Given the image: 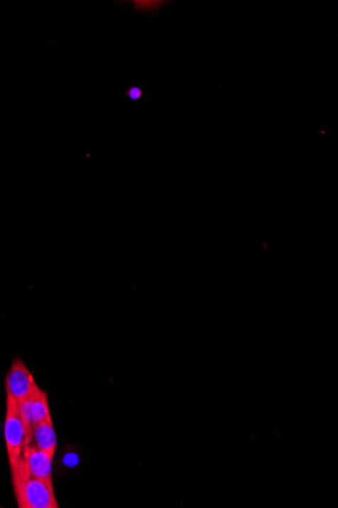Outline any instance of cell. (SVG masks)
Listing matches in <instances>:
<instances>
[{
	"instance_id": "cell-1",
	"label": "cell",
	"mask_w": 338,
	"mask_h": 508,
	"mask_svg": "<svg viewBox=\"0 0 338 508\" xmlns=\"http://www.w3.org/2000/svg\"><path fill=\"white\" fill-rule=\"evenodd\" d=\"M14 494L20 508H58L53 481L31 476L21 457L18 466L11 470Z\"/></svg>"
},
{
	"instance_id": "cell-2",
	"label": "cell",
	"mask_w": 338,
	"mask_h": 508,
	"mask_svg": "<svg viewBox=\"0 0 338 508\" xmlns=\"http://www.w3.org/2000/svg\"><path fill=\"white\" fill-rule=\"evenodd\" d=\"M4 440L11 469L18 466L23 455V429L21 425L18 401L6 393V413L4 420Z\"/></svg>"
},
{
	"instance_id": "cell-3",
	"label": "cell",
	"mask_w": 338,
	"mask_h": 508,
	"mask_svg": "<svg viewBox=\"0 0 338 508\" xmlns=\"http://www.w3.org/2000/svg\"><path fill=\"white\" fill-rule=\"evenodd\" d=\"M33 380L34 376L28 371L25 362L21 357H16L6 374V393H11L16 401L27 398Z\"/></svg>"
},
{
	"instance_id": "cell-4",
	"label": "cell",
	"mask_w": 338,
	"mask_h": 508,
	"mask_svg": "<svg viewBox=\"0 0 338 508\" xmlns=\"http://www.w3.org/2000/svg\"><path fill=\"white\" fill-rule=\"evenodd\" d=\"M23 464L31 476L43 480L52 481V461L49 455L38 450L36 445L31 443L23 450Z\"/></svg>"
},
{
	"instance_id": "cell-5",
	"label": "cell",
	"mask_w": 338,
	"mask_h": 508,
	"mask_svg": "<svg viewBox=\"0 0 338 508\" xmlns=\"http://www.w3.org/2000/svg\"><path fill=\"white\" fill-rule=\"evenodd\" d=\"M34 438L38 450L53 459L57 448V436L53 422L45 420L35 424Z\"/></svg>"
},
{
	"instance_id": "cell-6",
	"label": "cell",
	"mask_w": 338,
	"mask_h": 508,
	"mask_svg": "<svg viewBox=\"0 0 338 508\" xmlns=\"http://www.w3.org/2000/svg\"><path fill=\"white\" fill-rule=\"evenodd\" d=\"M28 398L32 409L34 425L39 422L52 420L49 404H48V393L39 388L35 379L32 381Z\"/></svg>"
},
{
	"instance_id": "cell-7",
	"label": "cell",
	"mask_w": 338,
	"mask_h": 508,
	"mask_svg": "<svg viewBox=\"0 0 338 508\" xmlns=\"http://www.w3.org/2000/svg\"><path fill=\"white\" fill-rule=\"evenodd\" d=\"M18 406L23 429V448H25L33 443V438H34V423H33L32 409L28 398L18 400Z\"/></svg>"
},
{
	"instance_id": "cell-8",
	"label": "cell",
	"mask_w": 338,
	"mask_h": 508,
	"mask_svg": "<svg viewBox=\"0 0 338 508\" xmlns=\"http://www.w3.org/2000/svg\"><path fill=\"white\" fill-rule=\"evenodd\" d=\"M124 95H127L131 101H139L140 99H142L143 90L142 88L138 87V85H133V87H131L129 90H126V92H124Z\"/></svg>"
}]
</instances>
